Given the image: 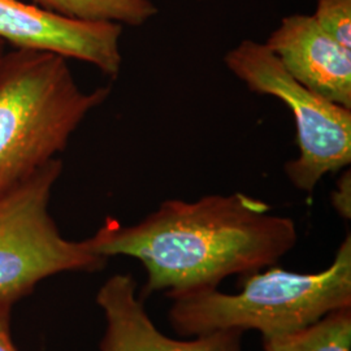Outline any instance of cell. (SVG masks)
Wrapping results in <instances>:
<instances>
[{"label":"cell","mask_w":351,"mask_h":351,"mask_svg":"<svg viewBox=\"0 0 351 351\" xmlns=\"http://www.w3.org/2000/svg\"><path fill=\"white\" fill-rule=\"evenodd\" d=\"M297 241L293 219L242 193L168 199L136 224L107 219L86 239L90 250L106 259L129 256L142 263V300L154 293L175 300L217 289L226 277L276 265Z\"/></svg>","instance_id":"6da1fadb"},{"label":"cell","mask_w":351,"mask_h":351,"mask_svg":"<svg viewBox=\"0 0 351 351\" xmlns=\"http://www.w3.org/2000/svg\"><path fill=\"white\" fill-rule=\"evenodd\" d=\"M66 60L17 49L0 59V197L55 159L111 94L80 88Z\"/></svg>","instance_id":"7a4b0ae2"},{"label":"cell","mask_w":351,"mask_h":351,"mask_svg":"<svg viewBox=\"0 0 351 351\" xmlns=\"http://www.w3.org/2000/svg\"><path fill=\"white\" fill-rule=\"evenodd\" d=\"M241 278L234 294L213 289L171 300L172 329L186 339L221 330H255L263 339L295 332L351 307V237L342 241L332 263L320 272L271 265Z\"/></svg>","instance_id":"3957f363"},{"label":"cell","mask_w":351,"mask_h":351,"mask_svg":"<svg viewBox=\"0 0 351 351\" xmlns=\"http://www.w3.org/2000/svg\"><path fill=\"white\" fill-rule=\"evenodd\" d=\"M62 172L55 158L0 197V302L14 304L49 277L97 272L108 262L86 239L63 237L52 219L51 194Z\"/></svg>","instance_id":"277c9868"},{"label":"cell","mask_w":351,"mask_h":351,"mask_svg":"<svg viewBox=\"0 0 351 351\" xmlns=\"http://www.w3.org/2000/svg\"><path fill=\"white\" fill-rule=\"evenodd\" d=\"M252 93L284 101L294 116L300 155L285 164L291 185L313 193L326 175L351 162V110L328 101L289 75L265 43L245 39L224 58Z\"/></svg>","instance_id":"5b68a950"},{"label":"cell","mask_w":351,"mask_h":351,"mask_svg":"<svg viewBox=\"0 0 351 351\" xmlns=\"http://www.w3.org/2000/svg\"><path fill=\"white\" fill-rule=\"evenodd\" d=\"M123 25L88 21L20 0H0V39L17 50L55 53L97 66L116 78L123 64Z\"/></svg>","instance_id":"8992f818"},{"label":"cell","mask_w":351,"mask_h":351,"mask_svg":"<svg viewBox=\"0 0 351 351\" xmlns=\"http://www.w3.org/2000/svg\"><path fill=\"white\" fill-rule=\"evenodd\" d=\"M95 302L104 316L101 351H243V333L221 330L188 339H172L159 330L132 275L117 274L101 285Z\"/></svg>","instance_id":"52a82bcc"},{"label":"cell","mask_w":351,"mask_h":351,"mask_svg":"<svg viewBox=\"0 0 351 351\" xmlns=\"http://www.w3.org/2000/svg\"><path fill=\"white\" fill-rule=\"evenodd\" d=\"M303 86L351 110V50L319 25L313 14H290L265 42Z\"/></svg>","instance_id":"ba28073f"},{"label":"cell","mask_w":351,"mask_h":351,"mask_svg":"<svg viewBox=\"0 0 351 351\" xmlns=\"http://www.w3.org/2000/svg\"><path fill=\"white\" fill-rule=\"evenodd\" d=\"M264 351H351V307L295 332L262 339Z\"/></svg>","instance_id":"9c48e42d"},{"label":"cell","mask_w":351,"mask_h":351,"mask_svg":"<svg viewBox=\"0 0 351 351\" xmlns=\"http://www.w3.org/2000/svg\"><path fill=\"white\" fill-rule=\"evenodd\" d=\"M37 5L68 17L142 26L159 10L152 0H33Z\"/></svg>","instance_id":"30bf717a"},{"label":"cell","mask_w":351,"mask_h":351,"mask_svg":"<svg viewBox=\"0 0 351 351\" xmlns=\"http://www.w3.org/2000/svg\"><path fill=\"white\" fill-rule=\"evenodd\" d=\"M313 16L328 34L351 50V0H317Z\"/></svg>","instance_id":"8fae6325"},{"label":"cell","mask_w":351,"mask_h":351,"mask_svg":"<svg viewBox=\"0 0 351 351\" xmlns=\"http://www.w3.org/2000/svg\"><path fill=\"white\" fill-rule=\"evenodd\" d=\"M332 204L341 217L350 220L351 217V178L350 171L339 177L337 186L332 193Z\"/></svg>","instance_id":"7c38bea8"},{"label":"cell","mask_w":351,"mask_h":351,"mask_svg":"<svg viewBox=\"0 0 351 351\" xmlns=\"http://www.w3.org/2000/svg\"><path fill=\"white\" fill-rule=\"evenodd\" d=\"M13 304L0 302V351H19L14 346L11 332Z\"/></svg>","instance_id":"4fadbf2b"},{"label":"cell","mask_w":351,"mask_h":351,"mask_svg":"<svg viewBox=\"0 0 351 351\" xmlns=\"http://www.w3.org/2000/svg\"><path fill=\"white\" fill-rule=\"evenodd\" d=\"M4 45H5V43L0 39V59H1V56L4 55V52H5V51H4Z\"/></svg>","instance_id":"5bb4252c"}]
</instances>
